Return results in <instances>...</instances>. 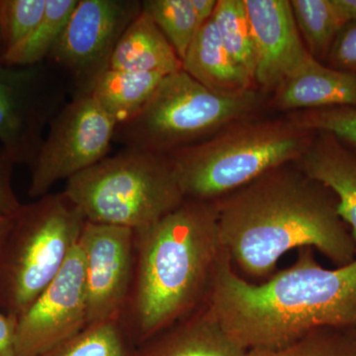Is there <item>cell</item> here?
Masks as SVG:
<instances>
[{
	"mask_svg": "<svg viewBox=\"0 0 356 356\" xmlns=\"http://www.w3.org/2000/svg\"><path fill=\"white\" fill-rule=\"evenodd\" d=\"M142 11L138 0H79L47 63L64 77L72 97L90 95L109 70L117 44Z\"/></svg>",
	"mask_w": 356,
	"mask_h": 356,
	"instance_id": "10",
	"label": "cell"
},
{
	"mask_svg": "<svg viewBox=\"0 0 356 356\" xmlns=\"http://www.w3.org/2000/svg\"><path fill=\"white\" fill-rule=\"evenodd\" d=\"M69 84L50 64L9 65L0 58V145L15 165L31 168Z\"/></svg>",
	"mask_w": 356,
	"mask_h": 356,
	"instance_id": "8",
	"label": "cell"
},
{
	"mask_svg": "<svg viewBox=\"0 0 356 356\" xmlns=\"http://www.w3.org/2000/svg\"><path fill=\"white\" fill-rule=\"evenodd\" d=\"M346 23L356 22V0H334Z\"/></svg>",
	"mask_w": 356,
	"mask_h": 356,
	"instance_id": "32",
	"label": "cell"
},
{
	"mask_svg": "<svg viewBox=\"0 0 356 356\" xmlns=\"http://www.w3.org/2000/svg\"><path fill=\"white\" fill-rule=\"evenodd\" d=\"M214 202L222 247L250 277L273 275L281 257L296 248H316L337 267L355 259L336 196L297 166L269 170Z\"/></svg>",
	"mask_w": 356,
	"mask_h": 356,
	"instance_id": "1",
	"label": "cell"
},
{
	"mask_svg": "<svg viewBox=\"0 0 356 356\" xmlns=\"http://www.w3.org/2000/svg\"><path fill=\"white\" fill-rule=\"evenodd\" d=\"M296 166L334 194L337 214L356 243V154L331 134L317 132Z\"/></svg>",
	"mask_w": 356,
	"mask_h": 356,
	"instance_id": "14",
	"label": "cell"
},
{
	"mask_svg": "<svg viewBox=\"0 0 356 356\" xmlns=\"http://www.w3.org/2000/svg\"><path fill=\"white\" fill-rule=\"evenodd\" d=\"M46 7L47 0H0V31L6 53L31 34Z\"/></svg>",
	"mask_w": 356,
	"mask_h": 356,
	"instance_id": "26",
	"label": "cell"
},
{
	"mask_svg": "<svg viewBox=\"0 0 356 356\" xmlns=\"http://www.w3.org/2000/svg\"><path fill=\"white\" fill-rule=\"evenodd\" d=\"M79 245L86 262L88 325L121 318L132 285L135 232L86 221Z\"/></svg>",
	"mask_w": 356,
	"mask_h": 356,
	"instance_id": "12",
	"label": "cell"
},
{
	"mask_svg": "<svg viewBox=\"0 0 356 356\" xmlns=\"http://www.w3.org/2000/svg\"><path fill=\"white\" fill-rule=\"evenodd\" d=\"M139 356H245L228 336L208 302L188 317L149 339Z\"/></svg>",
	"mask_w": 356,
	"mask_h": 356,
	"instance_id": "15",
	"label": "cell"
},
{
	"mask_svg": "<svg viewBox=\"0 0 356 356\" xmlns=\"http://www.w3.org/2000/svg\"><path fill=\"white\" fill-rule=\"evenodd\" d=\"M14 166L13 159L0 145V215L2 216H14L22 206L13 189Z\"/></svg>",
	"mask_w": 356,
	"mask_h": 356,
	"instance_id": "29",
	"label": "cell"
},
{
	"mask_svg": "<svg viewBox=\"0 0 356 356\" xmlns=\"http://www.w3.org/2000/svg\"><path fill=\"white\" fill-rule=\"evenodd\" d=\"M67 197L86 221L147 228L185 200L170 154L123 147L67 180Z\"/></svg>",
	"mask_w": 356,
	"mask_h": 356,
	"instance_id": "4",
	"label": "cell"
},
{
	"mask_svg": "<svg viewBox=\"0 0 356 356\" xmlns=\"http://www.w3.org/2000/svg\"><path fill=\"white\" fill-rule=\"evenodd\" d=\"M18 320L0 310V356H16Z\"/></svg>",
	"mask_w": 356,
	"mask_h": 356,
	"instance_id": "30",
	"label": "cell"
},
{
	"mask_svg": "<svg viewBox=\"0 0 356 356\" xmlns=\"http://www.w3.org/2000/svg\"><path fill=\"white\" fill-rule=\"evenodd\" d=\"M163 76L109 69L98 77L89 95L117 124L122 123L147 104Z\"/></svg>",
	"mask_w": 356,
	"mask_h": 356,
	"instance_id": "19",
	"label": "cell"
},
{
	"mask_svg": "<svg viewBox=\"0 0 356 356\" xmlns=\"http://www.w3.org/2000/svg\"><path fill=\"white\" fill-rule=\"evenodd\" d=\"M212 18L226 50L254 79V44L245 0H218Z\"/></svg>",
	"mask_w": 356,
	"mask_h": 356,
	"instance_id": "22",
	"label": "cell"
},
{
	"mask_svg": "<svg viewBox=\"0 0 356 356\" xmlns=\"http://www.w3.org/2000/svg\"><path fill=\"white\" fill-rule=\"evenodd\" d=\"M117 122L91 95L74 96L51 122L30 170L28 195L40 198L108 156Z\"/></svg>",
	"mask_w": 356,
	"mask_h": 356,
	"instance_id": "9",
	"label": "cell"
},
{
	"mask_svg": "<svg viewBox=\"0 0 356 356\" xmlns=\"http://www.w3.org/2000/svg\"><path fill=\"white\" fill-rule=\"evenodd\" d=\"M245 356H356V327H318L286 346L247 350Z\"/></svg>",
	"mask_w": 356,
	"mask_h": 356,
	"instance_id": "23",
	"label": "cell"
},
{
	"mask_svg": "<svg viewBox=\"0 0 356 356\" xmlns=\"http://www.w3.org/2000/svg\"><path fill=\"white\" fill-rule=\"evenodd\" d=\"M121 318L86 325L43 356H129Z\"/></svg>",
	"mask_w": 356,
	"mask_h": 356,
	"instance_id": "25",
	"label": "cell"
},
{
	"mask_svg": "<svg viewBox=\"0 0 356 356\" xmlns=\"http://www.w3.org/2000/svg\"><path fill=\"white\" fill-rule=\"evenodd\" d=\"M261 99L254 89L240 95H219L181 70L163 76L140 112L117 124L113 142L170 154L245 118Z\"/></svg>",
	"mask_w": 356,
	"mask_h": 356,
	"instance_id": "7",
	"label": "cell"
},
{
	"mask_svg": "<svg viewBox=\"0 0 356 356\" xmlns=\"http://www.w3.org/2000/svg\"><path fill=\"white\" fill-rule=\"evenodd\" d=\"M332 69L356 74V22L346 23L337 35L327 57Z\"/></svg>",
	"mask_w": 356,
	"mask_h": 356,
	"instance_id": "28",
	"label": "cell"
},
{
	"mask_svg": "<svg viewBox=\"0 0 356 356\" xmlns=\"http://www.w3.org/2000/svg\"><path fill=\"white\" fill-rule=\"evenodd\" d=\"M274 99L283 110L356 107V74L315 60L281 84Z\"/></svg>",
	"mask_w": 356,
	"mask_h": 356,
	"instance_id": "16",
	"label": "cell"
},
{
	"mask_svg": "<svg viewBox=\"0 0 356 356\" xmlns=\"http://www.w3.org/2000/svg\"><path fill=\"white\" fill-rule=\"evenodd\" d=\"M6 54V48H4L3 40H2L1 31H0V58Z\"/></svg>",
	"mask_w": 356,
	"mask_h": 356,
	"instance_id": "34",
	"label": "cell"
},
{
	"mask_svg": "<svg viewBox=\"0 0 356 356\" xmlns=\"http://www.w3.org/2000/svg\"><path fill=\"white\" fill-rule=\"evenodd\" d=\"M312 138L313 132L291 120L252 122L170 156L185 198L213 201L269 170L296 163Z\"/></svg>",
	"mask_w": 356,
	"mask_h": 356,
	"instance_id": "5",
	"label": "cell"
},
{
	"mask_svg": "<svg viewBox=\"0 0 356 356\" xmlns=\"http://www.w3.org/2000/svg\"><path fill=\"white\" fill-rule=\"evenodd\" d=\"M13 217L2 216L0 215V250H1L3 243L6 242V236L13 226Z\"/></svg>",
	"mask_w": 356,
	"mask_h": 356,
	"instance_id": "33",
	"label": "cell"
},
{
	"mask_svg": "<svg viewBox=\"0 0 356 356\" xmlns=\"http://www.w3.org/2000/svg\"><path fill=\"white\" fill-rule=\"evenodd\" d=\"M255 53L254 81L277 89L315 58L301 39L287 0H245Z\"/></svg>",
	"mask_w": 356,
	"mask_h": 356,
	"instance_id": "13",
	"label": "cell"
},
{
	"mask_svg": "<svg viewBox=\"0 0 356 356\" xmlns=\"http://www.w3.org/2000/svg\"><path fill=\"white\" fill-rule=\"evenodd\" d=\"M135 232V264L122 324L147 343L207 302L222 248L214 200L186 198Z\"/></svg>",
	"mask_w": 356,
	"mask_h": 356,
	"instance_id": "3",
	"label": "cell"
},
{
	"mask_svg": "<svg viewBox=\"0 0 356 356\" xmlns=\"http://www.w3.org/2000/svg\"><path fill=\"white\" fill-rule=\"evenodd\" d=\"M182 70L219 95H240L252 90L254 79L238 64L222 44L213 18L199 28Z\"/></svg>",
	"mask_w": 356,
	"mask_h": 356,
	"instance_id": "17",
	"label": "cell"
},
{
	"mask_svg": "<svg viewBox=\"0 0 356 356\" xmlns=\"http://www.w3.org/2000/svg\"><path fill=\"white\" fill-rule=\"evenodd\" d=\"M86 220L64 192L22 204L0 250V310L19 318L57 277Z\"/></svg>",
	"mask_w": 356,
	"mask_h": 356,
	"instance_id": "6",
	"label": "cell"
},
{
	"mask_svg": "<svg viewBox=\"0 0 356 356\" xmlns=\"http://www.w3.org/2000/svg\"><path fill=\"white\" fill-rule=\"evenodd\" d=\"M208 305L225 332L243 350L276 348L322 327H356V257L325 269L313 248L261 284L243 280L222 250Z\"/></svg>",
	"mask_w": 356,
	"mask_h": 356,
	"instance_id": "2",
	"label": "cell"
},
{
	"mask_svg": "<svg viewBox=\"0 0 356 356\" xmlns=\"http://www.w3.org/2000/svg\"><path fill=\"white\" fill-rule=\"evenodd\" d=\"M86 325V262L79 242L57 277L18 318L16 356H43Z\"/></svg>",
	"mask_w": 356,
	"mask_h": 356,
	"instance_id": "11",
	"label": "cell"
},
{
	"mask_svg": "<svg viewBox=\"0 0 356 356\" xmlns=\"http://www.w3.org/2000/svg\"><path fill=\"white\" fill-rule=\"evenodd\" d=\"M191 1L199 26L201 27L204 23L212 18L216 9L217 1L216 0H191Z\"/></svg>",
	"mask_w": 356,
	"mask_h": 356,
	"instance_id": "31",
	"label": "cell"
},
{
	"mask_svg": "<svg viewBox=\"0 0 356 356\" xmlns=\"http://www.w3.org/2000/svg\"><path fill=\"white\" fill-rule=\"evenodd\" d=\"M290 3L309 53L318 62L327 60L337 35L346 24L334 0H293Z\"/></svg>",
	"mask_w": 356,
	"mask_h": 356,
	"instance_id": "21",
	"label": "cell"
},
{
	"mask_svg": "<svg viewBox=\"0 0 356 356\" xmlns=\"http://www.w3.org/2000/svg\"><path fill=\"white\" fill-rule=\"evenodd\" d=\"M109 69L168 76L182 70V62L165 35L140 11L115 48Z\"/></svg>",
	"mask_w": 356,
	"mask_h": 356,
	"instance_id": "18",
	"label": "cell"
},
{
	"mask_svg": "<svg viewBox=\"0 0 356 356\" xmlns=\"http://www.w3.org/2000/svg\"><path fill=\"white\" fill-rule=\"evenodd\" d=\"M290 120L313 133L331 134L346 146L356 149V107L304 110L292 116Z\"/></svg>",
	"mask_w": 356,
	"mask_h": 356,
	"instance_id": "27",
	"label": "cell"
},
{
	"mask_svg": "<svg viewBox=\"0 0 356 356\" xmlns=\"http://www.w3.org/2000/svg\"><path fill=\"white\" fill-rule=\"evenodd\" d=\"M142 11L156 23L182 62L200 28L191 0H144Z\"/></svg>",
	"mask_w": 356,
	"mask_h": 356,
	"instance_id": "24",
	"label": "cell"
},
{
	"mask_svg": "<svg viewBox=\"0 0 356 356\" xmlns=\"http://www.w3.org/2000/svg\"><path fill=\"white\" fill-rule=\"evenodd\" d=\"M79 0H47L42 20L27 38L1 58L9 65H32L47 62Z\"/></svg>",
	"mask_w": 356,
	"mask_h": 356,
	"instance_id": "20",
	"label": "cell"
}]
</instances>
